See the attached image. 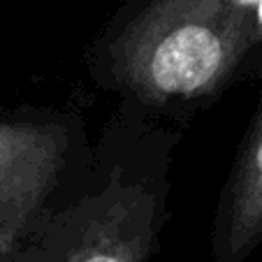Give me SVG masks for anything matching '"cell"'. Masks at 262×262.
Instances as JSON below:
<instances>
[{"label": "cell", "mask_w": 262, "mask_h": 262, "mask_svg": "<svg viewBox=\"0 0 262 262\" xmlns=\"http://www.w3.org/2000/svg\"><path fill=\"white\" fill-rule=\"evenodd\" d=\"M262 51L246 0H139L89 54L91 74L151 116L190 114L239 79Z\"/></svg>", "instance_id": "cell-1"}, {"label": "cell", "mask_w": 262, "mask_h": 262, "mask_svg": "<svg viewBox=\"0 0 262 262\" xmlns=\"http://www.w3.org/2000/svg\"><path fill=\"white\" fill-rule=\"evenodd\" d=\"M181 133L121 102L84 183L16 248L19 262H154L169 221V169Z\"/></svg>", "instance_id": "cell-2"}, {"label": "cell", "mask_w": 262, "mask_h": 262, "mask_svg": "<svg viewBox=\"0 0 262 262\" xmlns=\"http://www.w3.org/2000/svg\"><path fill=\"white\" fill-rule=\"evenodd\" d=\"M93 148L79 119L58 112L0 116V255L19 248L84 183Z\"/></svg>", "instance_id": "cell-3"}, {"label": "cell", "mask_w": 262, "mask_h": 262, "mask_svg": "<svg viewBox=\"0 0 262 262\" xmlns=\"http://www.w3.org/2000/svg\"><path fill=\"white\" fill-rule=\"evenodd\" d=\"M262 244V98L232 160L211 228L213 262H244Z\"/></svg>", "instance_id": "cell-4"}]
</instances>
